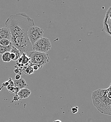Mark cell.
Here are the masks:
<instances>
[{
	"mask_svg": "<svg viewBox=\"0 0 111 122\" xmlns=\"http://www.w3.org/2000/svg\"><path fill=\"white\" fill-rule=\"evenodd\" d=\"M34 26L33 19L25 13L10 15L5 22V27L10 30L12 44L19 50L21 55H28L33 51V45L28 33L29 29Z\"/></svg>",
	"mask_w": 111,
	"mask_h": 122,
	"instance_id": "6da1fadb",
	"label": "cell"
},
{
	"mask_svg": "<svg viewBox=\"0 0 111 122\" xmlns=\"http://www.w3.org/2000/svg\"><path fill=\"white\" fill-rule=\"evenodd\" d=\"M92 102L98 111L111 116V84L106 89H98L93 92Z\"/></svg>",
	"mask_w": 111,
	"mask_h": 122,
	"instance_id": "7a4b0ae2",
	"label": "cell"
},
{
	"mask_svg": "<svg viewBox=\"0 0 111 122\" xmlns=\"http://www.w3.org/2000/svg\"><path fill=\"white\" fill-rule=\"evenodd\" d=\"M27 56L30 59V63L37 66L39 69L42 68L50 61V57L46 53H43L33 51Z\"/></svg>",
	"mask_w": 111,
	"mask_h": 122,
	"instance_id": "3957f363",
	"label": "cell"
},
{
	"mask_svg": "<svg viewBox=\"0 0 111 122\" xmlns=\"http://www.w3.org/2000/svg\"><path fill=\"white\" fill-rule=\"evenodd\" d=\"M52 47L51 41L46 37H42L33 45V51L46 53Z\"/></svg>",
	"mask_w": 111,
	"mask_h": 122,
	"instance_id": "277c9868",
	"label": "cell"
},
{
	"mask_svg": "<svg viewBox=\"0 0 111 122\" xmlns=\"http://www.w3.org/2000/svg\"><path fill=\"white\" fill-rule=\"evenodd\" d=\"M44 31L43 30L38 27L34 26L28 31V37L32 45L38 40L43 37Z\"/></svg>",
	"mask_w": 111,
	"mask_h": 122,
	"instance_id": "5b68a950",
	"label": "cell"
},
{
	"mask_svg": "<svg viewBox=\"0 0 111 122\" xmlns=\"http://www.w3.org/2000/svg\"><path fill=\"white\" fill-rule=\"evenodd\" d=\"M103 25V30L105 31L107 34L111 37V7L109 8L106 12Z\"/></svg>",
	"mask_w": 111,
	"mask_h": 122,
	"instance_id": "8992f818",
	"label": "cell"
},
{
	"mask_svg": "<svg viewBox=\"0 0 111 122\" xmlns=\"http://www.w3.org/2000/svg\"><path fill=\"white\" fill-rule=\"evenodd\" d=\"M3 39H8L11 41L10 30L6 27L0 28V41Z\"/></svg>",
	"mask_w": 111,
	"mask_h": 122,
	"instance_id": "52a82bcc",
	"label": "cell"
},
{
	"mask_svg": "<svg viewBox=\"0 0 111 122\" xmlns=\"http://www.w3.org/2000/svg\"><path fill=\"white\" fill-rule=\"evenodd\" d=\"M31 92L30 90H29L28 88H24L20 89V90L18 92L17 94L19 96L20 100H22L28 98L31 94Z\"/></svg>",
	"mask_w": 111,
	"mask_h": 122,
	"instance_id": "ba28073f",
	"label": "cell"
},
{
	"mask_svg": "<svg viewBox=\"0 0 111 122\" xmlns=\"http://www.w3.org/2000/svg\"><path fill=\"white\" fill-rule=\"evenodd\" d=\"M13 82L14 84V87L19 88L20 89L26 88L28 86L25 80L23 78H20L18 80H14Z\"/></svg>",
	"mask_w": 111,
	"mask_h": 122,
	"instance_id": "9c48e42d",
	"label": "cell"
},
{
	"mask_svg": "<svg viewBox=\"0 0 111 122\" xmlns=\"http://www.w3.org/2000/svg\"><path fill=\"white\" fill-rule=\"evenodd\" d=\"M18 60V63H20L23 66H28L30 63V59L29 57L25 53L22 54L21 57Z\"/></svg>",
	"mask_w": 111,
	"mask_h": 122,
	"instance_id": "30bf717a",
	"label": "cell"
},
{
	"mask_svg": "<svg viewBox=\"0 0 111 122\" xmlns=\"http://www.w3.org/2000/svg\"><path fill=\"white\" fill-rule=\"evenodd\" d=\"M13 45L12 44L8 46H3L0 45V55H3L6 52H10Z\"/></svg>",
	"mask_w": 111,
	"mask_h": 122,
	"instance_id": "8fae6325",
	"label": "cell"
},
{
	"mask_svg": "<svg viewBox=\"0 0 111 122\" xmlns=\"http://www.w3.org/2000/svg\"><path fill=\"white\" fill-rule=\"evenodd\" d=\"M10 53H14L16 56V61H17L21 56V54L18 49H17L14 46H12Z\"/></svg>",
	"mask_w": 111,
	"mask_h": 122,
	"instance_id": "7c38bea8",
	"label": "cell"
},
{
	"mask_svg": "<svg viewBox=\"0 0 111 122\" xmlns=\"http://www.w3.org/2000/svg\"><path fill=\"white\" fill-rule=\"evenodd\" d=\"M2 60L3 62H9L11 61V56H10V52H6L2 55L1 57Z\"/></svg>",
	"mask_w": 111,
	"mask_h": 122,
	"instance_id": "4fadbf2b",
	"label": "cell"
},
{
	"mask_svg": "<svg viewBox=\"0 0 111 122\" xmlns=\"http://www.w3.org/2000/svg\"><path fill=\"white\" fill-rule=\"evenodd\" d=\"M11 41L8 39H3L0 41V45L3 46H8L12 44Z\"/></svg>",
	"mask_w": 111,
	"mask_h": 122,
	"instance_id": "5bb4252c",
	"label": "cell"
},
{
	"mask_svg": "<svg viewBox=\"0 0 111 122\" xmlns=\"http://www.w3.org/2000/svg\"><path fill=\"white\" fill-rule=\"evenodd\" d=\"M30 66H29V67H27L26 69H24V70L25 71H24V72L25 73V74H32L34 71V70L33 68V67H32V65L30 63Z\"/></svg>",
	"mask_w": 111,
	"mask_h": 122,
	"instance_id": "9a60e30c",
	"label": "cell"
},
{
	"mask_svg": "<svg viewBox=\"0 0 111 122\" xmlns=\"http://www.w3.org/2000/svg\"><path fill=\"white\" fill-rule=\"evenodd\" d=\"M7 89L10 93H14L15 91V87L14 86H8L7 87Z\"/></svg>",
	"mask_w": 111,
	"mask_h": 122,
	"instance_id": "2e32d148",
	"label": "cell"
},
{
	"mask_svg": "<svg viewBox=\"0 0 111 122\" xmlns=\"http://www.w3.org/2000/svg\"><path fill=\"white\" fill-rule=\"evenodd\" d=\"M71 112L73 114H75L78 113V107L77 106L76 107H73L71 108Z\"/></svg>",
	"mask_w": 111,
	"mask_h": 122,
	"instance_id": "e0dca14e",
	"label": "cell"
},
{
	"mask_svg": "<svg viewBox=\"0 0 111 122\" xmlns=\"http://www.w3.org/2000/svg\"><path fill=\"white\" fill-rule=\"evenodd\" d=\"M19 100H20L19 96H18V95L17 94H15L13 96V101H14L15 102H18Z\"/></svg>",
	"mask_w": 111,
	"mask_h": 122,
	"instance_id": "ac0fdd59",
	"label": "cell"
},
{
	"mask_svg": "<svg viewBox=\"0 0 111 122\" xmlns=\"http://www.w3.org/2000/svg\"><path fill=\"white\" fill-rule=\"evenodd\" d=\"M19 90H20V89L19 88L17 87H15V91H14L15 94H17L18 92H19Z\"/></svg>",
	"mask_w": 111,
	"mask_h": 122,
	"instance_id": "d6986e66",
	"label": "cell"
},
{
	"mask_svg": "<svg viewBox=\"0 0 111 122\" xmlns=\"http://www.w3.org/2000/svg\"><path fill=\"white\" fill-rule=\"evenodd\" d=\"M21 78L20 75L19 74H17L15 76V80H18Z\"/></svg>",
	"mask_w": 111,
	"mask_h": 122,
	"instance_id": "ffe728a7",
	"label": "cell"
},
{
	"mask_svg": "<svg viewBox=\"0 0 111 122\" xmlns=\"http://www.w3.org/2000/svg\"><path fill=\"white\" fill-rule=\"evenodd\" d=\"M20 69H15L14 70V72L17 73V74H19V71H20Z\"/></svg>",
	"mask_w": 111,
	"mask_h": 122,
	"instance_id": "44dd1931",
	"label": "cell"
},
{
	"mask_svg": "<svg viewBox=\"0 0 111 122\" xmlns=\"http://www.w3.org/2000/svg\"><path fill=\"white\" fill-rule=\"evenodd\" d=\"M53 122H62L61 120H55V121H54Z\"/></svg>",
	"mask_w": 111,
	"mask_h": 122,
	"instance_id": "7402d4cb",
	"label": "cell"
}]
</instances>
